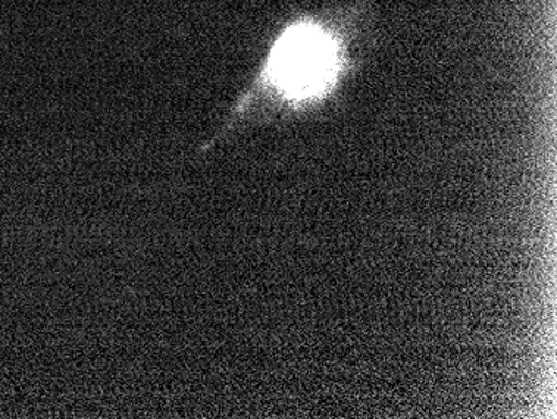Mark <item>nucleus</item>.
Returning a JSON list of instances; mask_svg holds the SVG:
<instances>
[{
    "label": "nucleus",
    "mask_w": 557,
    "mask_h": 419,
    "mask_svg": "<svg viewBox=\"0 0 557 419\" xmlns=\"http://www.w3.org/2000/svg\"><path fill=\"white\" fill-rule=\"evenodd\" d=\"M341 71L336 37L315 22H296L275 40L262 83L289 104L318 101L333 89Z\"/></svg>",
    "instance_id": "f257e3e1"
}]
</instances>
